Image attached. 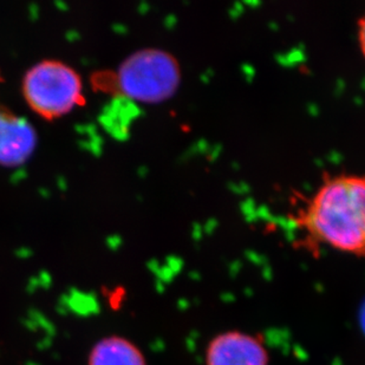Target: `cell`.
I'll use <instances>...</instances> for the list:
<instances>
[{
  "mask_svg": "<svg viewBox=\"0 0 365 365\" xmlns=\"http://www.w3.org/2000/svg\"><path fill=\"white\" fill-rule=\"evenodd\" d=\"M21 90L29 107L46 120L64 116L84 104L82 77L59 59H41L30 66L23 77Z\"/></svg>",
  "mask_w": 365,
  "mask_h": 365,
  "instance_id": "3957f363",
  "label": "cell"
},
{
  "mask_svg": "<svg viewBox=\"0 0 365 365\" xmlns=\"http://www.w3.org/2000/svg\"><path fill=\"white\" fill-rule=\"evenodd\" d=\"M89 365H147L141 350L130 341L118 336L103 338L95 344Z\"/></svg>",
  "mask_w": 365,
  "mask_h": 365,
  "instance_id": "8992f818",
  "label": "cell"
},
{
  "mask_svg": "<svg viewBox=\"0 0 365 365\" xmlns=\"http://www.w3.org/2000/svg\"><path fill=\"white\" fill-rule=\"evenodd\" d=\"M357 41H359V50L365 58V14L361 16L357 21Z\"/></svg>",
  "mask_w": 365,
  "mask_h": 365,
  "instance_id": "52a82bcc",
  "label": "cell"
},
{
  "mask_svg": "<svg viewBox=\"0 0 365 365\" xmlns=\"http://www.w3.org/2000/svg\"><path fill=\"white\" fill-rule=\"evenodd\" d=\"M181 80L179 59L161 48H138L120 63L118 70L93 76L95 86L104 93L147 104L161 103L174 96Z\"/></svg>",
  "mask_w": 365,
  "mask_h": 365,
  "instance_id": "7a4b0ae2",
  "label": "cell"
},
{
  "mask_svg": "<svg viewBox=\"0 0 365 365\" xmlns=\"http://www.w3.org/2000/svg\"><path fill=\"white\" fill-rule=\"evenodd\" d=\"M206 365H269L262 341L239 331L225 332L210 341Z\"/></svg>",
  "mask_w": 365,
  "mask_h": 365,
  "instance_id": "5b68a950",
  "label": "cell"
},
{
  "mask_svg": "<svg viewBox=\"0 0 365 365\" xmlns=\"http://www.w3.org/2000/svg\"><path fill=\"white\" fill-rule=\"evenodd\" d=\"M37 141V131L31 122L0 104V165H23L35 152Z\"/></svg>",
  "mask_w": 365,
  "mask_h": 365,
  "instance_id": "277c9868",
  "label": "cell"
},
{
  "mask_svg": "<svg viewBox=\"0 0 365 365\" xmlns=\"http://www.w3.org/2000/svg\"><path fill=\"white\" fill-rule=\"evenodd\" d=\"M292 220L307 242L365 257V174L329 176Z\"/></svg>",
  "mask_w": 365,
  "mask_h": 365,
  "instance_id": "6da1fadb",
  "label": "cell"
}]
</instances>
